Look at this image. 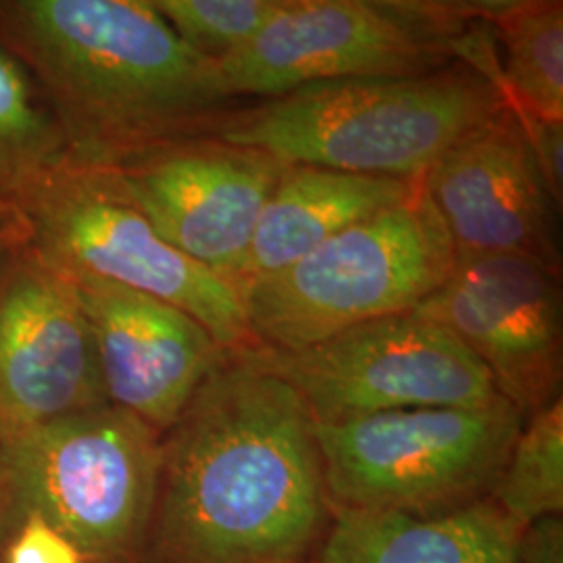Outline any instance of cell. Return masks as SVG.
<instances>
[{"label":"cell","mask_w":563,"mask_h":563,"mask_svg":"<svg viewBox=\"0 0 563 563\" xmlns=\"http://www.w3.org/2000/svg\"><path fill=\"white\" fill-rule=\"evenodd\" d=\"M241 351L288 384L316 423L411 407H474L499 397L476 355L441 323L413 311L295 351Z\"/></svg>","instance_id":"9c48e42d"},{"label":"cell","mask_w":563,"mask_h":563,"mask_svg":"<svg viewBox=\"0 0 563 563\" xmlns=\"http://www.w3.org/2000/svg\"><path fill=\"white\" fill-rule=\"evenodd\" d=\"M299 563H316V562H299Z\"/></svg>","instance_id":"d4e9b609"},{"label":"cell","mask_w":563,"mask_h":563,"mask_svg":"<svg viewBox=\"0 0 563 563\" xmlns=\"http://www.w3.org/2000/svg\"><path fill=\"white\" fill-rule=\"evenodd\" d=\"M523 530L490 499L437 520L336 511L316 563H516Z\"/></svg>","instance_id":"2e32d148"},{"label":"cell","mask_w":563,"mask_h":563,"mask_svg":"<svg viewBox=\"0 0 563 563\" xmlns=\"http://www.w3.org/2000/svg\"><path fill=\"white\" fill-rule=\"evenodd\" d=\"M67 159V142L38 81L0 42V201H11Z\"/></svg>","instance_id":"ac0fdd59"},{"label":"cell","mask_w":563,"mask_h":563,"mask_svg":"<svg viewBox=\"0 0 563 563\" xmlns=\"http://www.w3.org/2000/svg\"><path fill=\"white\" fill-rule=\"evenodd\" d=\"M9 207L25 242L71 280L111 282L169 302L225 351L255 346L236 288L165 241L115 169L67 159Z\"/></svg>","instance_id":"ba28073f"},{"label":"cell","mask_w":563,"mask_h":563,"mask_svg":"<svg viewBox=\"0 0 563 563\" xmlns=\"http://www.w3.org/2000/svg\"><path fill=\"white\" fill-rule=\"evenodd\" d=\"M457 263L441 218L416 195L276 274L236 286L255 346L295 351L360 323L411 313Z\"/></svg>","instance_id":"52a82bcc"},{"label":"cell","mask_w":563,"mask_h":563,"mask_svg":"<svg viewBox=\"0 0 563 563\" xmlns=\"http://www.w3.org/2000/svg\"><path fill=\"white\" fill-rule=\"evenodd\" d=\"M516 563H563V520L549 518L522 532Z\"/></svg>","instance_id":"603a6c76"},{"label":"cell","mask_w":563,"mask_h":563,"mask_svg":"<svg viewBox=\"0 0 563 563\" xmlns=\"http://www.w3.org/2000/svg\"><path fill=\"white\" fill-rule=\"evenodd\" d=\"M162 434L107 402L0 439V551L41 518L95 563H142Z\"/></svg>","instance_id":"277c9868"},{"label":"cell","mask_w":563,"mask_h":563,"mask_svg":"<svg viewBox=\"0 0 563 563\" xmlns=\"http://www.w3.org/2000/svg\"><path fill=\"white\" fill-rule=\"evenodd\" d=\"M107 402L76 284L15 228L0 255V439Z\"/></svg>","instance_id":"30bf717a"},{"label":"cell","mask_w":563,"mask_h":563,"mask_svg":"<svg viewBox=\"0 0 563 563\" xmlns=\"http://www.w3.org/2000/svg\"><path fill=\"white\" fill-rule=\"evenodd\" d=\"M0 563H95L80 547L41 520L25 518L0 551Z\"/></svg>","instance_id":"44dd1931"},{"label":"cell","mask_w":563,"mask_h":563,"mask_svg":"<svg viewBox=\"0 0 563 563\" xmlns=\"http://www.w3.org/2000/svg\"><path fill=\"white\" fill-rule=\"evenodd\" d=\"M74 284L107 401L163 434L225 349L192 316L162 299L111 282Z\"/></svg>","instance_id":"5bb4252c"},{"label":"cell","mask_w":563,"mask_h":563,"mask_svg":"<svg viewBox=\"0 0 563 563\" xmlns=\"http://www.w3.org/2000/svg\"><path fill=\"white\" fill-rule=\"evenodd\" d=\"M0 42L38 81L81 165L115 169L209 136L232 109L218 63L181 41L153 0H0Z\"/></svg>","instance_id":"7a4b0ae2"},{"label":"cell","mask_w":563,"mask_h":563,"mask_svg":"<svg viewBox=\"0 0 563 563\" xmlns=\"http://www.w3.org/2000/svg\"><path fill=\"white\" fill-rule=\"evenodd\" d=\"M509 104L472 65L409 78L316 81L249 109H228L213 139L282 163L422 180L444 153Z\"/></svg>","instance_id":"3957f363"},{"label":"cell","mask_w":563,"mask_h":563,"mask_svg":"<svg viewBox=\"0 0 563 563\" xmlns=\"http://www.w3.org/2000/svg\"><path fill=\"white\" fill-rule=\"evenodd\" d=\"M420 180L286 163L232 286L276 274L344 230L407 201Z\"/></svg>","instance_id":"9a60e30c"},{"label":"cell","mask_w":563,"mask_h":563,"mask_svg":"<svg viewBox=\"0 0 563 563\" xmlns=\"http://www.w3.org/2000/svg\"><path fill=\"white\" fill-rule=\"evenodd\" d=\"M560 272L518 257L457 260L413 311L441 323L488 369L499 395L523 416L562 397Z\"/></svg>","instance_id":"8fae6325"},{"label":"cell","mask_w":563,"mask_h":563,"mask_svg":"<svg viewBox=\"0 0 563 563\" xmlns=\"http://www.w3.org/2000/svg\"><path fill=\"white\" fill-rule=\"evenodd\" d=\"M332 520L299 395L223 351L162 434L142 563L316 562Z\"/></svg>","instance_id":"6da1fadb"},{"label":"cell","mask_w":563,"mask_h":563,"mask_svg":"<svg viewBox=\"0 0 563 563\" xmlns=\"http://www.w3.org/2000/svg\"><path fill=\"white\" fill-rule=\"evenodd\" d=\"M539 163L547 188L562 209L563 199V121L518 120Z\"/></svg>","instance_id":"7402d4cb"},{"label":"cell","mask_w":563,"mask_h":563,"mask_svg":"<svg viewBox=\"0 0 563 563\" xmlns=\"http://www.w3.org/2000/svg\"><path fill=\"white\" fill-rule=\"evenodd\" d=\"M420 184L457 260L518 255L560 272V207L511 109L451 146Z\"/></svg>","instance_id":"4fadbf2b"},{"label":"cell","mask_w":563,"mask_h":563,"mask_svg":"<svg viewBox=\"0 0 563 563\" xmlns=\"http://www.w3.org/2000/svg\"><path fill=\"white\" fill-rule=\"evenodd\" d=\"M284 0H153L176 34L213 63L239 55L274 20Z\"/></svg>","instance_id":"ffe728a7"},{"label":"cell","mask_w":563,"mask_h":563,"mask_svg":"<svg viewBox=\"0 0 563 563\" xmlns=\"http://www.w3.org/2000/svg\"><path fill=\"white\" fill-rule=\"evenodd\" d=\"M488 2L284 0L260 36L220 63L236 97L272 99L307 84L409 78L474 65L493 42Z\"/></svg>","instance_id":"8992f818"},{"label":"cell","mask_w":563,"mask_h":563,"mask_svg":"<svg viewBox=\"0 0 563 563\" xmlns=\"http://www.w3.org/2000/svg\"><path fill=\"white\" fill-rule=\"evenodd\" d=\"M499 88L518 120L563 121L562 0L488 4Z\"/></svg>","instance_id":"e0dca14e"},{"label":"cell","mask_w":563,"mask_h":563,"mask_svg":"<svg viewBox=\"0 0 563 563\" xmlns=\"http://www.w3.org/2000/svg\"><path fill=\"white\" fill-rule=\"evenodd\" d=\"M15 228H18V222H15V216L9 207V202L0 201V255L7 246V242L11 241Z\"/></svg>","instance_id":"cb8c5ba5"},{"label":"cell","mask_w":563,"mask_h":563,"mask_svg":"<svg viewBox=\"0 0 563 563\" xmlns=\"http://www.w3.org/2000/svg\"><path fill=\"white\" fill-rule=\"evenodd\" d=\"M490 501L520 528L563 516V397L523 420Z\"/></svg>","instance_id":"d6986e66"},{"label":"cell","mask_w":563,"mask_h":563,"mask_svg":"<svg viewBox=\"0 0 563 563\" xmlns=\"http://www.w3.org/2000/svg\"><path fill=\"white\" fill-rule=\"evenodd\" d=\"M523 416L499 395L474 407H411L316 423L336 511L437 520L490 499Z\"/></svg>","instance_id":"5b68a950"},{"label":"cell","mask_w":563,"mask_h":563,"mask_svg":"<svg viewBox=\"0 0 563 563\" xmlns=\"http://www.w3.org/2000/svg\"><path fill=\"white\" fill-rule=\"evenodd\" d=\"M284 167L257 148L199 136L146 151L115 172L165 241L232 284Z\"/></svg>","instance_id":"7c38bea8"}]
</instances>
